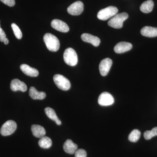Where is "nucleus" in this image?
I'll list each match as a JSON object with an SVG mask.
<instances>
[{
    "label": "nucleus",
    "mask_w": 157,
    "mask_h": 157,
    "mask_svg": "<svg viewBox=\"0 0 157 157\" xmlns=\"http://www.w3.org/2000/svg\"><path fill=\"white\" fill-rule=\"evenodd\" d=\"M82 40L86 42L91 43L96 47L99 46L101 40L98 37L88 33L82 34L81 36Z\"/></svg>",
    "instance_id": "obj_12"
},
{
    "label": "nucleus",
    "mask_w": 157,
    "mask_h": 157,
    "mask_svg": "<svg viewBox=\"0 0 157 157\" xmlns=\"http://www.w3.org/2000/svg\"><path fill=\"white\" fill-rule=\"evenodd\" d=\"M11 26L15 37L17 39H21L22 37V33L21 30L18 27V26L17 25L15 24V23H12L11 24Z\"/></svg>",
    "instance_id": "obj_24"
},
{
    "label": "nucleus",
    "mask_w": 157,
    "mask_h": 157,
    "mask_svg": "<svg viewBox=\"0 0 157 157\" xmlns=\"http://www.w3.org/2000/svg\"><path fill=\"white\" fill-rule=\"evenodd\" d=\"M30 97L34 100H43L46 97V94L44 92H39L33 86L31 87L29 91Z\"/></svg>",
    "instance_id": "obj_18"
},
{
    "label": "nucleus",
    "mask_w": 157,
    "mask_h": 157,
    "mask_svg": "<svg viewBox=\"0 0 157 157\" xmlns=\"http://www.w3.org/2000/svg\"><path fill=\"white\" fill-rule=\"evenodd\" d=\"M6 38V35L5 32L3 31L2 29L0 28V41L1 42H3Z\"/></svg>",
    "instance_id": "obj_27"
},
{
    "label": "nucleus",
    "mask_w": 157,
    "mask_h": 157,
    "mask_svg": "<svg viewBox=\"0 0 157 157\" xmlns=\"http://www.w3.org/2000/svg\"><path fill=\"white\" fill-rule=\"evenodd\" d=\"M17 128V124L14 121L9 120L3 124L0 133L3 136H6L13 134Z\"/></svg>",
    "instance_id": "obj_6"
},
{
    "label": "nucleus",
    "mask_w": 157,
    "mask_h": 157,
    "mask_svg": "<svg viewBox=\"0 0 157 157\" xmlns=\"http://www.w3.org/2000/svg\"><path fill=\"white\" fill-rule=\"evenodd\" d=\"M132 45L131 43L125 42H119L115 45L114 50L117 53H122L131 50Z\"/></svg>",
    "instance_id": "obj_13"
},
{
    "label": "nucleus",
    "mask_w": 157,
    "mask_h": 157,
    "mask_svg": "<svg viewBox=\"0 0 157 157\" xmlns=\"http://www.w3.org/2000/svg\"><path fill=\"white\" fill-rule=\"evenodd\" d=\"M4 42V44H6V45H7V44H9V39H7V38H6V39H5V40L3 41Z\"/></svg>",
    "instance_id": "obj_28"
},
{
    "label": "nucleus",
    "mask_w": 157,
    "mask_h": 157,
    "mask_svg": "<svg viewBox=\"0 0 157 157\" xmlns=\"http://www.w3.org/2000/svg\"><path fill=\"white\" fill-rule=\"evenodd\" d=\"M20 69L24 74L31 77H36L39 74L38 70L25 64L21 65Z\"/></svg>",
    "instance_id": "obj_14"
},
{
    "label": "nucleus",
    "mask_w": 157,
    "mask_h": 157,
    "mask_svg": "<svg viewBox=\"0 0 157 157\" xmlns=\"http://www.w3.org/2000/svg\"><path fill=\"white\" fill-rule=\"evenodd\" d=\"M44 41L47 48L52 52H56L60 47V42L56 36L51 33H46L44 35Z\"/></svg>",
    "instance_id": "obj_1"
},
{
    "label": "nucleus",
    "mask_w": 157,
    "mask_h": 157,
    "mask_svg": "<svg viewBox=\"0 0 157 157\" xmlns=\"http://www.w3.org/2000/svg\"><path fill=\"white\" fill-rule=\"evenodd\" d=\"M31 130L33 135L38 138H42L46 134L45 128L39 125H33L31 127Z\"/></svg>",
    "instance_id": "obj_17"
},
{
    "label": "nucleus",
    "mask_w": 157,
    "mask_h": 157,
    "mask_svg": "<svg viewBox=\"0 0 157 157\" xmlns=\"http://www.w3.org/2000/svg\"><path fill=\"white\" fill-rule=\"evenodd\" d=\"M53 80L57 86L63 90H68L71 87V84L69 79L63 75L56 74L53 76Z\"/></svg>",
    "instance_id": "obj_5"
},
{
    "label": "nucleus",
    "mask_w": 157,
    "mask_h": 157,
    "mask_svg": "<svg viewBox=\"0 0 157 157\" xmlns=\"http://www.w3.org/2000/svg\"><path fill=\"white\" fill-rule=\"evenodd\" d=\"M113 62L109 58L104 59L102 60L99 65V70L102 76H107L112 66Z\"/></svg>",
    "instance_id": "obj_9"
},
{
    "label": "nucleus",
    "mask_w": 157,
    "mask_h": 157,
    "mask_svg": "<svg viewBox=\"0 0 157 157\" xmlns=\"http://www.w3.org/2000/svg\"><path fill=\"white\" fill-rule=\"evenodd\" d=\"M118 10L114 6H109L105 9H101L98 12V17L101 20L105 21L109 19L117 14Z\"/></svg>",
    "instance_id": "obj_4"
},
{
    "label": "nucleus",
    "mask_w": 157,
    "mask_h": 157,
    "mask_svg": "<svg viewBox=\"0 0 157 157\" xmlns=\"http://www.w3.org/2000/svg\"><path fill=\"white\" fill-rule=\"evenodd\" d=\"M78 146L76 144L73 143V141L70 139L66 140L63 144V149L67 153L73 155L75 153L77 150Z\"/></svg>",
    "instance_id": "obj_15"
},
{
    "label": "nucleus",
    "mask_w": 157,
    "mask_h": 157,
    "mask_svg": "<svg viewBox=\"0 0 157 157\" xmlns=\"http://www.w3.org/2000/svg\"><path fill=\"white\" fill-rule=\"evenodd\" d=\"M140 33L144 36L150 38L155 37L157 36V28L150 26L144 27L141 29Z\"/></svg>",
    "instance_id": "obj_16"
},
{
    "label": "nucleus",
    "mask_w": 157,
    "mask_h": 157,
    "mask_svg": "<svg viewBox=\"0 0 157 157\" xmlns=\"http://www.w3.org/2000/svg\"><path fill=\"white\" fill-rule=\"evenodd\" d=\"M0 1L9 7H13L15 4V0H0Z\"/></svg>",
    "instance_id": "obj_26"
},
{
    "label": "nucleus",
    "mask_w": 157,
    "mask_h": 157,
    "mask_svg": "<svg viewBox=\"0 0 157 157\" xmlns=\"http://www.w3.org/2000/svg\"><path fill=\"white\" fill-rule=\"evenodd\" d=\"M45 114L48 116V117L54 121L58 125L61 124V121H60L59 118L57 116L56 113L53 109L50 107H46L45 109Z\"/></svg>",
    "instance_id": "obj_19"
},
{
    "label": "nucleus",
    "mask_w": 157,
    "mask_h": 157,
    "mask_svg": "<svg viewBox=\"0 0 157 157\" xmlns=\"http://www.w3.org/2000/svg\"><path fill=\"white\" fill-rule=\"evenodd\" d=\"M128 17V14L126 12L116 14L108 22L109 26L114 29H121L122 28L123 22Z\"/></svg>",
    "instance_id": "obj_2"
},
{
    "label": "nucleus",
    "mask_w": 157,
    "mask_h": 157,
    "mask_svg": "<svg viewBox=\"0 0 157 157\" xmlns=\"http://www.w3.org/2000/svg\"><path fill=\"white\" fill-rule=\"evenodd\" d=\"M0 28H1V25H0Z\"/></svg>",
    "instance_id": "obj_29"
},
{
    "label": "nucleus",
    "mask_w": 157,
    "mask_h": 157,
    "mask_svg": "<svg viewBox=\"0 0 157 157\" xmlns=\"http://www.w3.org/2000/svg\"><path fill=\"white\" fill-rule=\"evenodd\" d=\"M10 87L13 91L19 90L21 91L25 92L27 90V86L25 83L17 78L13 79L11 81Z\"/></svg>",
    "instance_id": "obj_11"
},
{
    "label": "nucleus",
    "mask_w": 157,
    "mask_h": 157,
    "mask_svg": "<svg viewBox=\"0 0 157 157\" xmlns=\"http://www.w3.org/2000/svg\"><path fill=\"white\" fill-rule=\"evenodd\" d=\"M64 60L70 66H76L78 63V56L74 49L71 48H67L63 54Z\"/></svg>",
    "instance_id": "obj_3"
},
{
    "label": "nucleus",
    "mask_w": 157,
    "mask_h": 157,
    "mask_svg": "<svg viewBox=\"0 0 157 157\" xmlns=\"http://www.w3.org/2000/svg\"><path fill=\"white\" fill-rule=\"evenodd\" d=\"M74 154H75V157H86L87 156L86 151L82 149L77 150Z\"/></svg>",
    "instance_id": "obj_25"
},
{
    "label": "nucleus",
    "mask_w": 157,
    "mask_h": 157,
    "mask_svg": "<svg viewBox=\"0 0 157 157\" xmlns=\"http://www.w3.org/2000/svg\"><path fill=\"white\" fill-rule=\"evenodd\" d=\"M154 3L152 0H148L144 2L140 6V11L144 13H149L153 9Z\"/></svg>",
    "instance_id": "obj_20"
},
{
    "label": "nucleus",
    "mask_w": 157,
    "mask_h": 157,
    "mask_svg": "<svg viewBox=\"0 0 157 157\" xmlns=\"http://www.w3.org/2000/svg\"><path fill=\"white\" fill-rule=\"evenodd\" d=\"M51 26L53 29L62 33H67L70 28L67 23L59 19H54L52 21Z\"/></svg>",
    "instance_id": "obj_10"
},
{
    "label": "nucleus",
    "mask_w": 157,
    "mask_h": 157,
    "mask_svg": "<svg viewBox=\"0 0 157 157\" xmlns=\"http://www.w3.org/2000/svg\"><path fill=\"white\" fill-rule=\"evenodd\" d=\"M156 136H157V127L153 128L151 131H146L144 134V138L147 140Z\"/></svg>",
    "instance_id": "obj_23"
},
{
    "label": "nucleus",
    "mask_w": 157,
    "mask_h": 157,
    "mask_svg": "<svg viewBox=\"0 0 157 157\" xmlns=\"http://www.w3.org/2000/svg\"><path fill=\"white\" fill-rule=\"evenodd\" d=\"M141 133L137 129H134L129 135L128 139L131 142H136L138 141L140 137Z\"/></svg>",
    "instance_id": "obj_22"
},
{
    "label": "nucleus",
    "mask_w": 157,
    "mask_h": 157,
    "mask_svg": "<svg viewBox=\"0 0 157 157\" xmlns=\"http://www.w3.org/2000/svg\"><path fill=\"white\" fill-rule=\"evenodd\" d=\"M39 144L42 148H49L52 145V141L49 137L44 136L40 138L39 141Z\"/></svg>",
    "instance_id": "obj_21"
},
{
    "label": "nucleus",
    "mask_w": 157,
    "mask_h": 157,
    "mask_svg": "<svg viewBox=\"0 0 157 157\" xmlns=\"http://www.w3.org/2000/svg\"><path fill=\"white\" fill-rule=\"evenodd\" d=\"M98 101V103L101 106H110L114 103V99L111 94L107 92H104L99 96Z\"/></svg>",
    "instance_id": "obj_7"
},
{
    "label": "nucleus",
    "mask_w": 157,
    "mask_h": 157,
    "mask_svg": "<svg viewBox=\"0 0 157 157\" xmlns=\"http://www.w3.org/2000/svg\"><path fill=\"white\" fill-rule=\"evenodd\" d=\"M84 6L82 2L77 1L70 5L67 9L68 13L72 15H78L82 13Z\"/></svg>",
    "instance_id": "obj_8"
}]
</instances>
